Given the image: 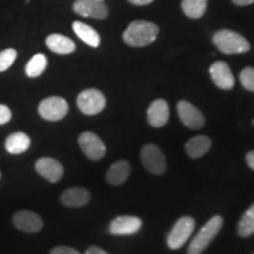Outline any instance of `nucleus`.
I'll return each mask as SVG.
<instances>
[{"label":"nucleus","instance_id":"nucleus-3","mask_svg":"<svg viewBox=\"0 0 254 254\" xmlns=\"http://www.w3.org/2000/svg\"><path fill=\"white\" fill-rule=\"evenodd\" d=\"M221 226L222 218L220 215H215V217L209 219L194 237V239L190 241L187 254H200L204 252L206 247L217 237L219 231L221 230Z\"/></svg>","mask_w":254,"mask_h":254},{"label":"nucleus","instance_id":"nucleus-29","mask_svg":"<svg viewBox=\"0 0 254 254\" xmlns=\"http://www.w3.org/2000/svg\"><path fill=\"white\" fill-rule=\"evenodd\" d=\"M86 254H109V253L98 246H91L90 249L86 251Z\"/></svg>","mask_w":254,"mask_h":254},{"label":"nucleus","instance_id":"nucleus-11","mask_svg":"<svg viewBox=\"0 0 254 254\" xmlns=\"http://www.w3.org/2000/svg\"><path fill=\"white\" fill-rule=\"evenodd\" d=\"M142 221L138 217L122 215L113 219L110 224V233L114 236H131L140 231Z\"/></svg>","mask_w":254,"mask_h":254},{"label":"nucleus","instance_id":"nucleus-9","mask_svg":"<svg viewBox=\"0 0 254 254\" xmlns=\"http://www.w3.org/2000/svg\"><path fill=\"white\" fill-rule=\"evenodd\" d=\"M79 146L91 160H100L106 153V147L103 140L92 132L81 133L79 136Z\"/></svg>","mask_w":254,"mask_h":254},{"label":"nucleus","instance_id":"nucleus-20","mask_svg":"<svg viewBox=\"0 0 254 254\" xmlns=\"http://www.w3.org/2000/svg\"><path fill=\"white\" fill-rule=\"evenodd\" d=\"M212 146V141L208 136L198 135L190 139L185 146L186 153L190 158H200L205 155L209 151Z\"/></svg>","mask_w":254,"mask_h":254},{"label":"nucleus","instance_id":"nucleus-6","mask_svg":"<svg viewBox=\"0 0 254 254\" xmlns=\"http://www.w3.org/2000/svg\"><path fill=\"white\" fill-rule=\"evenodd\" d=\"M38 112L43 119L49 122H59L68 113V104L64 98L49 97L39 104Z\"/></svg>","mask_w":254,"mask_h":254},{"label":"nucleus","instance_id":"nucleus-33","mask_svg":"<svg viewBox=\"0 0 254 254\" xmlns=\"http://www.w3.org/2000/svg\"><path fill=\"white\" fill-rule=\"evenodd\" d=\"M252 124H253V126H254V119H253V122H252Z\"/></svg>","mask_w":254,"mask_h":254},{"label":"nucleus","instance_id":"nucleus-23","mask_svg":"<svg viewBox=\"0 0 254 254\" xmlns=\"http://www.w3.org/2000/svg\"><path fill=\"white\" fill-rule=\"evenodd\" d=\"M46 66H47L46 56L43 55V53H38V55L32 57L30 62L27 63L25 72H26L27 77L37 78L43 74L44 71H45Z\"/></svg>","mask_w":254,"mask_h":254},{"label":"nucleus","instance_id":"nucleus-13","mask_svg":"<svg viewBox=\"0 0 254 254\" xmlns=\"http://www.w3.org/2000/svg\"><path fill=\"white\" fill-rule=\"evenodd\" d=\"M13 224L18 230L27 233H37L43 228V220L39 215L27 209H21L13 215Z\"/></svg>","mask_w":254,"mask_h":254},{"label":"nucleus","instance_id":"nucleus-24","mask_svg":"<svg viewBox=\"0 0 254 254\" xmlns=\"http://www.w3.org/2000/svg\"><path fill=\"white\" fill-rule=\"evenodd\" d=\"M238 234L246 238L254 234V204L247 208L238 224Z\"/></svg>","mask_w":254,"mask_h":254},{"label":"nucleus","instance_id":"nucleus-2","mask_svg":"<svg viewBox=\"0 0 254 254\" xmlns=\"http://www.w3.org/2000/svg\"><path fill=\"white\" fill-rule=\"evenodd\" d=\"M213 43L222 53L240 55L250 51L251 46L245 38L231 30L218 31L213 36Z\"/></svg>","mask_w":254,"mask_h":254},{"label":"nucleus","instance_id":"nucleus-14","mask_svg":"<svg viewBox=\"0 0 254 254\" xmlns=\"http://www.w3.org/2000/svg\"><path fill=\"white\" fill-rule=\"evenodd\" d=\"M36 171L50 183L59 182L64 174L63 165L52 158H40L37 160Z\"/></svg>","mask_w":254,"mask_h":254},{"label":"nucleus","instance_id":"nucleus-25","mask_svg":"<svg viewBox=\"0 0 254 254\" xmlns=\"http://www.w3.org/2000/svg\"><path fill=\"white\" fill-rule=\"evenodd\" d=\"M17 51L14 49H6L0 52V72H5L13 65L17 59Z\"/></svg>","mask_w":254,"mask_h":254},{"label":"nucleus","instance_id":"nucleus-7","mask_svg":"<svg viewBox=\"0 0 254 254\" xmlns=\"http://www.w3.org/2000/svg\"><path fill=\"white\" fill-rule=\"evenodd\" d=\"M141 163L148 172L153 174H163L166 171V158L163 151L153 144H148L142 147Z\"/></svg>","mask_w":254,"mask_h":254},{"label":"nucleus","instance_id":"nucleus-22","mask_svg":"<svg viewBox=\"0 0 254 254\" xmlns=\"http://www.w3.org/2000/svg\"><path fill=\"white\" fill-rule=\"evenodd\" d=\"M182 9L186 17L200 19L207 9V0H183Z\"/></svg>","mask_w":254,"mask_h":254},{"label":"nucleus","instance_id":"nucleus-36","mask_svg":"<svg viewBox=\"0 0 254 254\" xmlns=\"http://www.w3.org/2000/svg\"><path fill=\"white\" fill-rule=\"evenodd\" d=\"M0 177H1V173H0Z\"/></svg>","mask_w":254,"mask_h":254},{"label":"nucleus","instance_id":"nucleus-30","mask_svg":"<svg viewBox=\"0 0 254 254\" xmlns=\"http://www.w3.org/2000/svg\"><path fill=\"white\" fill-rule=\"evenodd\" d=\"M246 163L250 168L254 170V151H251L246 154Z\"/></svg>","mask_w":254,"mask_h":254},{"label":"nucleus","instance_id":"nucleus-34","mask_svg":"<svg viewBox=\"0 0 254 254\" xmlns=\"http://www.w3.org/2000/svg\"><path fill=\"white\" fill-rule=\"evenodd\" d=\"M28 1H30V0H26V2H28Z\"/></svg>","mask_w":254,"mask_h":254},{"label":"nucleus","instance_id":"nucleus-12","mask_svg":"<svg viewBox=\"0 0 254 254\" xmlns=\"http://www.w3.org/2000/svg\"><path fill=\"white\" fill-rule=\"evenodd\" d=\"M209 74L215 86L221 90H232L236 84L233 73L225 62H215L209 68Z\"/></svg>","mask_w":254,"mask_h":254},{"label":"nucleus","instance_id":"nucleus-4","mask_svg":"<svg viewBox=\"0 0 254 254\" xmlns=\"http://www.w3.org/2000/svg\"><path fill=\"white\" fill-rule=\"evenodd\" d=\"M77 104L79 110L86 116H94V114L100 113L106 106V98L97 88H88V90L82 91L78 95Z\"/></svg>","mask_w":254,"mask_h":254},{"label":"nucleus","instance_id":"nucleus-21","mask_svg":"<svg viewBox=\"0 0 254 254\" xmlns=\"http://www.w3.org/2000/svg\"><path fill=\"white\" fill-rule=\"evenodd\" d=\"M73 31L80 39L86 43L91 47H98L100 45V36L94 28L88 26L87 24L81 21H74L73 23Z\"/></svg>","mask_w":254,"mask_h":254},{"label":"nucleus","instance_id":"nucleus-1","mask_svg":"<svg viewBox=\"0 0 254 254\" xmlns=\"http://www.w3.org/2000/svg\"><path fill=\"white\" fill-rule=\"evenodd\" d=\"M159 27L153 23L145 20H135L124 32L123 39L127 45L133 47L147 46L157 39Z\"/></svg>","mask_w":254,"mask_h":254},{"label":"nucleus","instance_id":"nucleus-28","mask_svg":"<svg viewBox=\"0 0 254 254\" xmlns=\"http://www.w3.org/2000/svg\"><path fill=\"white\" fill-rule=\"evenodd\" d=\"M50 254H81V253L69 246H57L51 251Z\"/></svg>","mask_w":254,"mask_h":254},{"label":"nucleus","instance_id":"nucleus-15","mask_svg":"<svg viewBox=\"0 0 254 254\" xmlns=\"http://www.w3.org/2000/svg\"><path fill=\"white\" fill-rule=\"evenodd\" d=\"M170 118L168 104L163 99H158L150 105L147 110V120L152 127L159 128L167 124Z\"/></svg>","mask_w":254,"mask_h":254},{"label":"nucleus","instance_id":"nucleus-37","mask_svg":"<svg viewBox=\"0 0 254 254\" xmlns=\"http://www.w3.org/2000/svg\"><path fill=\"white\" fill-rule=\"evenodd\" d=\"M253 254H254V253H253Z\"/></svg>","mask_w":254,"mask_h":254},{"label":"nucleus","instance_id":"nucleus-19","mask_svg":"<svg viewBox=\"0 0 254 254\" xmlns=\"http://www.w3.org/2000/svg\"><path fill=\"white\" fill-rule=\"evenodd\" d=\"M131 173V165L126 160H119L109 168L106 179L111 185H120L125 183Z\"/></svg>","mask_w":254,"mask_h":254},{"label":"nucleus","instance_id":"nucleus-5","mask_svg":"<svg viewBox=\"0 0 254 254\" xmlns=\"http://www.w3.org/2000/svg\"><path fill=\"white\" fill-rule=\"evenodd\" d=\"M195 227L194 219L190 217H182L178 219L167 237V245L171 250L180 249L189 240Z\"/></svg>","mask_w":254,"mask_h":254},{"label":"nucleus","instance_id":"nucleus-35","mask_svg":"<svg viewBox=\"0 0 254 254\" xmlns=\"http://www.w3.org/2000/svg\"><path fill=\"white\" fill-rule=\"evenodd\" d=\"M99 1H104V0H99Z\"/></svg>","mask_w":254,"mask_h":254},{"label":"nucleus","instance_id":"nucleus-31","mask_svg":"<svg viewBox=\"0 0 254 254\" xmlns=\"http://www.w3.org/2000/svg\"><path fill=\"white\" fill-rule=\"evenodd\" d=\"M128 1L138 6H145V5L151 4V2H153V0H128Z\"/></svg>","mask_w":254,"mask_h":254},{"label":"nucleus","instance_id":"nucleus-27","mask_svg":"<svg viewBox=\"0 0 254 254\" xmlns=\"http://www.w3.org/2000/svg\"><path fill=\"white\" fill-rule=\"evenodd\" d=\"M12 119V112L6 105L0 104V125L7 124Z\"/></svg>","mask_w":254,"mask_h":254},{"label":"nucleus","instance_id":"nucleus-18","mask_svg":"<svg viewBox=\"0 0 254 254\" xmlns=\"http://www.w3.org/2000/svg\"><path fill=\"white\" fill-rule=\"evenodd\" d=\"M31 146V139L23 132H14L7 136L5 148L11 154H21L26 152Z\"/></svg>","mask_w":254,"mask_h":254},{"label":"nucleus","instance_id":"nucleus-32","mask_svg":"<svg viewBox=\"0 0 254 254\" xmlns=\"http://www.w3.org/2000/svg\"><path fill=\"white\" fill-rule=\"evenodd\" d=\"M232 1L238 6H247V5L253 4L254 0H232Z\"/></svg>","mask_w":254,"mask_h":254},{"label":"nucleus","instance_id":"nucleus-16","mask_svg":"<svg viewBox=\"0 0 254 254\" xmlns=\"http://www.w3.org/2000/svg\"><path fill=\"white\" fill-rule=\"evenodd\" d=\"M90 199V192L85 187H71V189L64 190L63 194L60 195V201L63 202V205L73 208L87 205Z\"/></svg>","mask_w":254,"mask_h":254},{"label":"nucleus","instance_id":"nucleus-17","mask_svg":"<svg viewBox=\"0 0 254 254\" xmlns=\"http://www.w3.org/2000/svg\"><path fill=\"white\" fill-rule=\"evenodd\" d=\"M46 45L52 52L58 55H69L75 51L74 41L62 34H51L46 38Z\"/></svg>","mask_w":254,"mask_h":254},{"label":"nucleus","instance_id":"nucleus-26","mask_svg":"<svg viewBox=\"0 0 254 254\" xmlns=\"http://www.w3.org/2000/svg\"><path fill=\"white\" fill-rule=\"evenodd\" d=\"M240 82L247 91L254 92V68L246 67L240 73Z\"/></svg>","mask_w":254,"mask_h":254},{"label":"nucleus","instance_id":"nucleus-10","mask_svg":"<svg viewBox=\"0 0 254 254\" xmlns=\"http://www.w3.org/2000/svg\"><path fill=\"white\" fill-rule=\"evenodd\" d=\"M74 12L81 17L105 19L109 15V8L99 0H75L73 4Z\"/></svg>","mask_w":254,"mask_h":254},{"label":"nucleus","instance_id":"nucleus-8","mask_svg":"<svg viewBox=\"0 0 254 254\" xmlns=\"http://www.w3.org/2000/svg\"><path fill=\"white\" fill-rule=\"evenodd\" d=\"M178 116L185 126L190 129H201L205 126V117L194 105L182 100L177 105Z\"/></svg>","mask_w":254,"mask_h":254}]
</instances>
